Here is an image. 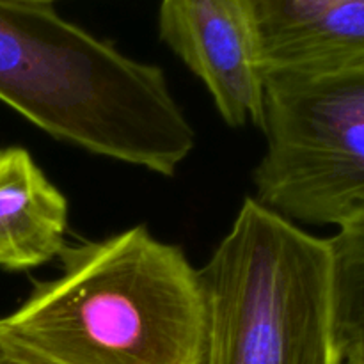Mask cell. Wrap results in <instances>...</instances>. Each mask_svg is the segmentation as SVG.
<instances>
[{
    "label": "cell",
    "mask_w": 364,
    "mask_h": 364,
    "mask_svg": "<svg viewBox=\"0 0 364 364\" xmlns=\"http://www.w3.org/2000/svg\"><path fill=\"white\" fill-rule=\"evenodd\" d=\"M0 102L57 141L173 176L196 132L156 64L60 16L0 0Z\"/></svg>",
    "instance_id": "obj_1"
},
{
    "label": "cell",
    "mask_w": 364,
    "mask_h": 364,
    "mask_svg": "<svg viewBox=\"0 0 364 364\" xmlns=\"http://www.w3.org/2000/svg\"><path fill=\"white\" fill-rule=\"evenodd\" d=\"M60 274L0 327L46 364H203L201 274L183 249L134 226L66 245Z\"/></svg>",
    "instance_id": "obj_2"
},
{
    "label": "cell",
    "mask_w": 364,
    "mask_h": 364,
    "mask_svg": "<svg viewBox=\"0 0 364 364\" xmlns=\"http://www.w3.org/2000/svg\"><path fill=\"white\" fill-rule=\"evenodd\" d=\"M199 274L203 364H340L329 240L247 198Z\"/></svg>",
    "instance_id": "obj_3"
},
{
    "label": "cell",
    "mask_w": 364,
    "mask_h": 364,
    "mask_svg": "<svg viewBox=\"0 0 364 364\" xmlns=\"http://www.w3.org/2000/svg\"><path fill=\"white\" fill-rule=\"evenodd\" d=\"M255 199L291 223L343 226L364 210V70L267 75Z\"/></svg>",
    "instance_id": "obj_4"
},
{
    "label": "cell",
    "mask_w": 364,
    "mask_h": 364,
    "mask_svg": "<svg viewBox=\"0 0 364 364\" xmlns=\"http://www.w3.org/2000/svg\"><path fill=\"white\" fill-rule=\"evenodd\" d=\"M159 32L230 127L259 128L267 75L245 0H160Z\"/></svg>",
    "instance_id": "obj_5"
},
{
    "label": "cell",
    "mask_w": 364,
    "mask_h": 364,
    "mask_svg": "<svg viewBox=\"0 0 364 364\" xmlns=\"http://www.w3.org/2000/svg\"><path fill=\"white\" fill-rule=\"evenodd\" d=\"M265 75L364 70V0H245Z\"/></svg>",
    "instance_id": "obj_6"
},
{
    "label": "cell",
    "mask_w": 364,
    "mask_h": 364,
    "mask_svg": "<svg viewBox=\"0 0 364 364\" xmlns=\"http://www.w3.org/2000/svg\"><path fill=\"white\" fill-rule=\"evenodd\" d=\"M70 205L20 146L0 149V267L31 270L66 249Z\"/></svg>",
    "instance_id": "obj_7"
},
{
    "label": "cell",
    "mask_w": 364,
    "mask_h": 364,
    "mask_svg": "<svg viewBox=\"0 0 364 364\" xmlns=\"http://www.w3.org/2000/svg\"><path fill=\"white\" fill-rule=\"evenodd\" d=\"M336 338L364 331V210L329 238Z\"/></svg>",
    "instance_id": "obj_8"
},
{
    "label": "cell",
    "mask_w": 364,
    "mask_h": 364,
    "mask_svg": "<svg viewBox=\"0 0 364 364\" xmlns=\"http://www.w3.org/2000/svg\"><path fill=\"white\" fill-rule=\"evenodd\" d=\"M0 358H2V364H46L25 350L13 338L7 336L2 327H0Z\"/></svg>",
    "instance_id": "obj_9"
},
{
    "label": "cell",
    "mask_w": 364,
    "mask_h": 364,
    "mask_svg": "<svg viewBox=\"0 0 364 364\" xmlns=\"http://www.w3.org/2000/svg\"><path fill=\"white\" fill-rule=\"evenodd\" d=\"M340 364H364V331L338 338Z\"/></svg>",
    "instance_id": "obj_10"
},
{
    "label": "cell",
    "mask_w": 364,
    "mask_h": 364,
    "mask_svg": "<svg viewBox=\"0 0 364 364\" xmlns=\"http://www.w3.org/2000/svg\"><path fill=\"white\" fill-rule=\"evenodd\" d=\"M25 2H39V4H52L53 0H25Z\"/></svg>",
    "instance_id": "obj_11"
},
{
    "label": "cell",
    "mask_w": 364,
    "mask_h": 364,
    "mask_svg": "<svg viewBox=\"0 0 364 364\" xmlns=\"http://www.w3.org/2000/svg\"><path fill=\"white\" fill-rule=\"evenodd\" d=\"M0 364H2V358H0Z\"/></svg>",
    "instance_id": "obj_12"
}]
</instances>
